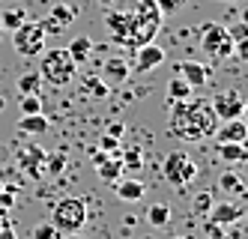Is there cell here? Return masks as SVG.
Wrapping results in <instances>:
<instances>
[{"label":"cell","mask_w":248,"mask_h":239,"mask_svg":"<svg viewBox=\"0 0 248 239\" xmlns=\"http://www.w3.org/2000/svg\"><path fill=\"white\" fill-rule=\"evenodd\" d=\"M168 128L173 138L180 141H203L209 135H216L218 117L212 111V105L203 99H186V102H173Z\"/></svg>","instance_id":"6da1fadb"},{"label":"cell","mask_w":248,"mask_h":239,"mask_svg":"<svg viewBox=\"0 0 248 239\" xmlns=\"http://www.w3.org/2000/svg\"><path fill=\"white\" fill-rule=\"evenodd\" d=\"M129 12V33H126V42L129 48H140L155 39V33L162 30V12H158L155 0H138V3Z\"/></svg>","instance_id":"7a4b0ae2"},{"label":"cell","mask_w":248,"mask_h":239,"mask_svg":"<svg viewBox=\"0 0 248 239\" xmlns=\"http://www.w3.org/2000/svg\"><path fill=\"white\" fill-rule=\"evenodd\" d=\"M75 63L66 54V48H51L42 54V66H39V78L51 87H66L75 78Z\"/></svg>","instance_id":"3957f363"},{"label":"cell","mask_w":248,"mask_h":239,"mask_svg":"<svg viewBox=\"0 0 248 239\" xmlns=\"http://www.w3.org/2000/svg\"><path fill=\"white\" fill-rule=\"evenodd\" d=\"M51 224H54L63 236L66 233H81V227L87 224V204L81 197H63L51 212Z\"/></svg>","instance_id":"277c9868"},{"label":"cell","mask_w":248,"mask_h":239,"mask_svg":"<svg viewBox=\"0 0 248 239\" xmlns=\"http://www.w3.org/2000/svg\"><path fill=\"white\" fill-rule=\"evenodd\" d=\"M162 176H165L168 186L186 189V186H191V182H194V176H198V164H194V159H191L188 153H180V150H176V153H170V156L165 159Z\"/></svg>","instance_id":"5b68a950"},{"label":"cell","mask_w":248,"mask_h":239,"mask_svg":"<svg viewBox=\"0 0 248 239\" xmlns=\"http://www.w3.org/2000/svg\"><path fill=\"white\" fill-rule=\"evenodd\" d=\"M12 45H15V51H18L21 57H36V54H42V48H45V30H42V24L27 18L24 24H18V27L12 30Z\"/></svg>","instance_id":"8992f818"},{"label":"cell","mask_w":248,"mask_h":239,"mask_svg":"<svg viewBox=\"0 0 248 239\" xmlns=\"http://www.w3.org/2000/svg\"><path fill=\"white\" fill-rule=\"evenodd\" d=\"M201 48H203L206 57H212V60H227L230 54H233V39H230V33H227L224 24L212 21L201 33Z\"/></svg>","instance_id":"52a82bcc"},{"label":"cell","mask_w":248,"mask_h":239,"mask_svg":"<svg viewBox=\"0 0 248 239\" xmlns=\"http://www.w3.org/2000/svg\"><path fill=\"white\" fill-rule=\"evenodd\" d=\"M209 105H212V111H216L218 120H236V117L245 114V96L239 93V90H233V87L216 93Z\"/></svg>","instance_id":"ba28073f"},{"label":"cell","mask_w":248,"mask_h":239,"mask_svg":"<svg viewBox=\"0 0 248 239\" xmlns=\"http://www.w3.org/2000/svg\"><path fill=\"white\" fill-rule=\"evenodd\" d=\"M42 161H45V150L39 143H21L15 150V164L30 176H42Z\"/></svg>","instance_id":"9c48e42d"},{"label":"cell","mask_w":248,"mask_h":239,"mask_svg":"<svg viewBox=\"0 0 248 239\" xmlns=\"http://www.w3.org/2000/svg\"><path fill=\"white\" fill-rule=\"evenodd\" d=\"M162 63H165V48L155 45V42H147V45L135 48V66H132V72L147 75V72H153L155 66H162Z\"/></svg>","instance_id":"30bf717a"},{"label":"cell","mask_w":248,"mask_h":239,"mask_svg":"<svg viewBox=\"0 0 248 239\" xmlns=\"http://www.w3.org/2000/svg\"><path fill=\"white\" fill-rule=\"evenodd\" d=\"M176 72H180V78L188 81L194 90L203 87V84L209 81V69H206L203 63H198V60H183V63H176Z\"/></svg>","instance_id":"8fae6325"},{"label":"cell","mask_w":248,"mask_h":239,"mask_svg":"<svg viewBox=\"0 0 248 239\" xmlns=\"http://www.w3.org/2000/svg\"><path fill=\"white\" fill-rule=\"evenodd\" d=\"M216 135H218V143H245L248 138V126L242 117L236 120H224L221 128H216Z\"/></svg>","instance_id":"7c38bea8"},{"label":"cell","mask_w":248,"mask_h":239,"mask_svg":"<svg viewBox=\"0 0 248 239\" xmlns=\"http://www.w3.org/2000/svg\"><path fill=\"white\" fill-rule=\"evenodd\" d=\"M242 215H245V209L239 204H218V207L209 209V222L221 224V227H230V224H236Z\"/></svg>","instance_id":"4fadbf2b"},{"label":"cell","mask_w":248,"mask_h":239,"mask_svg":"<svg viewBox=\"0 0 248 239\" xmlns=\"http://www.w3.org/2000/svg\"><path fill=\"white\" fill-rule=\"evenodd\" d=\"M129 60H123V57H111V60H105L102 66V78L105 81H111V84H123V81H129Z\"/></svg>","instance_id":"5bb4252c"},{"label":"cell","mask_w":248,"mask_h":239,"mask_svg":"<svg viewBox=\"0 0 248 239\" xmlns=\"http://www.w3.org/2000/svg\"><path fill=\"white\" fill-rule=\"evenodd\" d=\"M114 189H117V197L120 200H129V204H135V200H140V197L147 194V186L140 179H132V176L129 179H117Z\"/></svg>","instance_id":"9a60e30c"},{"label":"cell","mask_w":248,"mask_h":239,"mask_svg":"<svg viewBox=\"0 0 248 239\" xmlns=\"http://www.w3.org/2000/svg\"><path fill=\"white\" fill-rule=\"evenodd\" d=\"M105 27L114 36V42H126V33H129V12H108L105 15Z\"/></svg>","instance_id":"2e32d148"},{"label":"cell","mask_w":248,"mask_h":239,"mask_svg":"<svg viewBox=\"0 0 248 239\" xmlns=\"http://www.w3.org/2000/svg\"><path fill=\"white\" fill-rule=\"evenodd\" d=\"M66 54L72 57L75 66H78V63H87V60H90V54H93V39H90V36H75V39L69 42Z\"/></svg>","instance_id":"e0dca14e"},{"label":"cell","mask_w":248,"mask_h":239,"mask_svg":"<svg viewBox=\"0 0 248 239\" xmlns=\"http://www.w3.org/2000/svg\"><path fill=\"white\" fill-rule=\"evenodd\" d=\"M18 132L21 135H45L48 132V120L42 114H27L18 120Z\"/></svg>","instance_id":"ac0fdd59"},{"label":"cell","mask_w":248,"mask_h":239,"mask_svg":"<svg viewBox=\"0 0 248 239\" xmlns=\"http://www.w3.org/2000/svg\"><path fill=\"white\" fill-rule=\"evenodd\" d=\"M120 164H123V174H138V171H144V150H140V146H129V150L123 153Z\"/></svg>","instance_id":"d6986e66"},{"label":"cell","mask_w":248,"mask_h":239,"mask_svg":"<svg viewBox=\"0 0 248 239\" xmlns=\"http://www.w3.org/2000/svg\"><path fill=\"white\" fill-rule=\"evenodd\" d=\"M191 93H194V87L188 81H183L180 75L170 78V84H168V99L170 102H186V99H191Z\"/></svg>","instance_id":"ffe728a7"},{"label":"cell","mask_w":248,"mask_h":239,"mask_svg":"<svg viewBox=\"0 0 248 239\" xmlns=\"http://www.w3.org/2000/svg\"><path fill=\"white\" fill-rule=\"evenodd\" d=\"M218 156L230 164H242L248 159V150H245V143H218Z\"/></svg>","instance_id":"44dd1931"},{"label":"cell","mask_w":248,"mask_h":239,"mask_svg":"<svg viewBox=\"0 0 248 239\" xmlns=\"http://www.w3.org/2000/svg\"><path fill=\"white\" fill-rule=\"evenodd\" d=\"M84 90H87L93 99H108V96H111V87H108V81H105L102 75H87V78H84Z\"/></svg>","instance_id":"7402d4cb"},{"label":"cell","mask_w":248,"mask_h":239,"mask_svg":"<svg viewBox=\"0 0 248 239\" xmlns=\"http://www.w3.org/2000/svg\"><path fill=\"white\" fill-rule=\"evenodd\" d=\"M96 174L105 182H111V186H114V182L123 176V164H120V159H105L102 164H96Z\"/></svg>","instance_id":"603a6c76"},{"label":"cell","mask_w":248,"mask_h":239,"mask_svg":"<svg viewBox=\"0 0 248 239\" xmlns=\"http://www.w3.org/2000/svg\"><path fill=\"white\" fill-rule=\"evenodd\" d=\"M218 189H221V191H230V194H245V182H242L239 174L224 171V174L218 176Z\"/></svg>","instance_id":"cb8c5ba5"},{"label":"cell","mask_w":248,"mask_h":239,"mask_svg":"<svg viewBox=\"0 0 248 239\" xmlns=\"http://www.w3.org/2000/svg\"><path fill=\"white\" fill-rule=\"evenodd\" d=\"M147 222H150L153 227H165V224L170 222V207H168V204H153V207L147 209Z\"/></svg>","instance_id":"d4e9b609"},{"label":"cell","mask_w":248,"mask_h":239,"mask_svg":"<svg viewBox=\"0 0 248 239\" xmlns=\"http://www.w3.org/2000/svg\"><path fill=\"white\" fill-rule=\"evenodd\" d=\"M63 168H66V156H63V153H54V156H48V153H45L42 174H48V176H57V174H63Z\"/></svg>","instance_id":"484cf974"},{"label":"cell","mask_w":248,"mask_h":239,"mask_svg":"<svg viewBox=\"0 0 248 239\" xmlns=\"http://www.w3.org/2000/svg\"><path fill=\"white\" fill-rule=\"evenodd\" d=\"M24 21H27V12L24 9H6L3 15H0V27H3V30H15Z\"/></svg>","instance_id":"4316f807"},{"label":"cell","mask_w":248,"mask_h":239,"mask_svg":"<svg viewBox=\"0 0 248 239\" xmlns=\"http://www.w3.org/2000/svg\"><path fill=\"white\" fill-rule=\"evenodd\" d=\"M39 84H42L39 72H24V75L18 78V93H21V96H27V93H39Z\"/></svg>","instance_id":"83f0119b"},{"label":"cell","mask_w":248,"mask_h":239,"mask_svg":"<svg viewBox=\"0 0 248 239\" xmlns=\"http://www.w3.org/2000/svg\"><path fill=\"white\" fill-rule=\"evenodd\" d=\"M75 15H78V12L69 6V3H57V6H54V12H51V18H54V21H60L66 30L75 24Z\"/></svg>","instance_id":"f1b7e54d"},{"label":"cell","mask_w":248,"mask_h":239,"mask_svg":"<svg viewBox=\"0 0 248 239\" xmlns=\"http://www.w3.org/2000/svg\"><path fill=\"white\" fill-rule=\"evenodd\" d=\"M18 108H21V117H27V114H42V99H39V93H27V96H21Z\"/></svg>","instance_id":"f546056e"},{"label":"cell","mask_w":248,"mask_h":239,"mask_svg":"<svg viewBox=\"0 0 248 239\" xmlns=\"http://www.w3.org/2000/svg\"><path fill=\"white\" fill-rule=\"evenodd\" d=\"M30 239H63V233H60L54 224H51V222H42V224H36V227H33Z\"/></svg>","instance_id":"4dcf8cb0"},{"label":"cell","mask_w":248,"mask_h":239,"mask_svg":"<svg viewBox=\"0 0 248 239\" xmlns=\"http://www.w3.org/2000/svg\"><path fill=\"white\" fill-rule=\"evenodd\" d=\"M191 209H194V215H209V209H212V191H201L198 197H194Z\"/></svg>","instance_id":"1f68e13d"},{"label":"cell","mask_w":248,"mask_h":239,"mask_svg":"<svg viewBox=\"0 0 248 239\" xmlns=\"http://www.w3.org/2000/svg\"><path fill=\"white\" fill-rule=\"evenodd\" d=\"M227 33H230V39H233V45H236V42L248 39V24H245V21H236V24L227 27Z\"/></svg>","instance_id":"d6a6232c"},{"label":"cell","mask_w":248,"mask_h":239,"mask_svg":"<svg viewBox=\"0 0 248 239\" xmlns=\"http://www.w3.org/2000/svg\"><path fill=\"white\" fill-rule=\"evenodd\" d=\"M186 3V0H155V6H158V12H162V15H168V12H176V9H180Z\"/></svg>","instance_id":"836d02e7"},{"label":"cell","mask_w":248,"mask_h":239,"mask_svg":"<svg viewBox=\"0 0 248 239\" xmlns=\"http://www.w3.org/2000/svg\"><path fill=\"white\" fill-rule=\"evenodd\" d=\"M39 24H42V30H45V36H48V33H54V36H57V33H66V27H63L60 21H54V18H45V21H39Z\"/></svg>","instance_id":"e575fe53"},{"label":"cell","mask_w":248,"mask_h":239,"mask_svg":"<svg viewBox=\"0 0 248 239\" xmlns=\"http://www.w3.org/2000/svg\"><path fill=\"white\" fill-rule=\"evenodd\" d=\"M0 204H3L6 209L15 204V189H12V186H3V191H0Z\"/></svg>","instance_id":"d590c367"},{"label":"cell","mask_w":248,"mask_h":239,"mask_svg":"<svg viewBox=\"0 0 248 239\" xmlns=\"http://www.w3.org/2000/svg\"><path fill=\"white\" fill-rule=\"evenodd\" d=\"M117 146H120V141H117V138H111V135H102V141H99V150L111 153V150H117Z\"/></svg>","instance_id":"8d00e7d4"},{"label":"cell","mask_w":248,"mask_h":239,"mask_svg":"<svg viewBox=\"0 0 248 239\" xmlns=\"http://www.w3.org/2000/svg\"><path fill=\"white\" fill-rule=\"evenodd\" d=\"M123 132H126V126H123V123H120V120H117V123H111V126H108V135H111V138H117V141H120V138H123Z\"/></svg>","instance_id":"74e56055"},{"label":"cell","mask_w":248,"mask_h":239,"mask_svg":"<svg viewBox=\"0 0 248 239\" xmlns=\"http://www.w3.org/2000/svg\"><path fill=\"white\" fill-rule=\"evenodd\" d=\"M0 239H18V236H15V230H12V224H3V227H0Z\"/></svg>","instance_id":"f35d334b"},{"label":"cell","mask_w":248,"mask_h":239,"mask_svg":"<svg viewBox=\"0 0 248 239\" xmlns=\"http://www.w3.org/2000/svg\"><path fill=\"white\" fill-rule=\"evenodd\" d=\"M6 215H9V209H6L3 204H0V222H6Z\"/></svg>","instance_id":"ab89813d"},{"label":"cell","mask_w":248,"mask_h":239,"mask_svg":"<svg viewBox=\"0 0 248 239\" xmlns=\"http://www.w3.org/2000/svg\"><path fill=\"white\" fill-rule=\"evenodd\" d=\"M63 239H84V236H81V233H66Z\"/></svg>","instance_id":"60d3db41"},{"label":"cell","mask_w":248,"mask_h":239,"mask_svg":"<svg viewBox=\"0 0 248 239\" xmlns=\"http://www.w3.org/2000/svg\"><path fill=\"white\" fill-rule=\"evenodd\" d=\"M3 108H6V96H0V111H3Z\"/></svg>","instance_id":"b9f144b4"},{"label":"cell","mask_w":248,"mask_h":239,"mask_svg":"<svg viewBox=\"0 0 248 239\" xmlns=\"http://www.w3.org/2000/svg\"><path fill=\"white\" fill-rule=\"evenodd\" d=\"M99 3H105V6H111V3H114V0H99Z\"/></svg>","instance_id":"7bdbcfd3"},{"label":"cell","mask_w":248,"mask_h":239,"mask_svg":"<svg viewBox=\"0 0 248 239\" xmlns=\"http://www.w3.org/2000/svg\"><path fill=\"white\" fill-rule=\"evenodd\" d=\"M3 33H6V30H3V27H0V39H3Z\"/></svg>","instance_id":"ee69618b"},{"label":"cell","mask_w":248,"mask_h":239,"mask_svg":"<svg viewBox=\"0 0 248 239\" xmlns=\"http://www.w3.org/2000/svg\"><path fill=\"white\" fill-rule=\"evenodd\" d=\"M170 239H186V236H170Z\"/></svg>","instance_id":"f6af8a7d"},{"label":"cell","mask_w":248,"mask_h":239,"mask_svg":"<svg viewBox=\"0 0 248 239\" xmlns=\"http://www.w3.org/2000/svg\"><path fill=\"white\" fill-rule=\"evenodd\" d=\"M0 191H3V179H0Z\"/></svg>","instance_id":"bcb514c9"},{"label":"cell","mask_w":248,"mask_h":239,"mask_svg":"<svg viewBox=\"0 0 248 239\" xmlns=\"http://www.w3.org/2000/svg\"><path fill=\"white\" fill-rule=\"evenodd\" d=\"M3 224H9V222H0V227H3Z\"/></svg>","instance_id":"7dc6e473"}]
</instances>
